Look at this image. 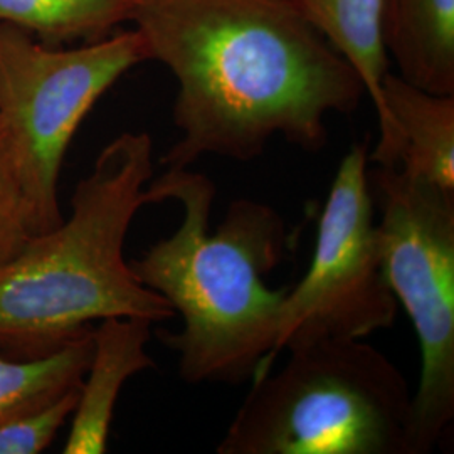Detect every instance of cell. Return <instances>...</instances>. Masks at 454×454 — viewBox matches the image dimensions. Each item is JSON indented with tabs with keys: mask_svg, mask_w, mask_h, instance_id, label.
<instances>
[{
	"mask_svg": "<svg viewBox=\"0 0 454 454\" xmlns=\"http://www.w3.org/2000/svg\"><path fill=\"white\" fill-rule=\"evenodd\" d=\"M78 389L69 390L46 406L0 424V454L43 453L66 421L71 419Z\"/></svg>",
	"mask_w": 454,
	"mask_h": 454,
	"instance_id": "15",
	"label": "cell"
},
{
	"mask_svg": "<svg viewBox=\"0 0 454 454\" xmlns=\"http://www.w3.org/2000/svg\"><path fill=\"white\" fill-rule=\"evenodd\" d=\"M152 159L148 133L116 137L78 182L69 217L0 264V354L46 356L105 318L176 317L125 260L129 229L148 204Z\"/></svg>",
	"mask_w": 454,
	"mask_h": 454,
	"instance_id": "3",
	"label": "cell"
},
{
	"mask_svg": "<svg viewBox=\"0 0 454 454\" xmlns=\"http://www.w3.org/2000/svg\"><path fill=\"white\" fill-rule=\"evenodd\" d=\"M377 167H395L454 191V95H434L387 73L382 82Z\"/></svg>",
	"mask_w": 454,
	"mask_h": 454,
	"instance_id": "8",
	"label": "cell"
},
{
	"mask_svg": "<svg viewBox=\"0 0 454 454\" xmlns=\"http://www.w3.org/2000/svg\"><path fill=\"white\" fill-rule=\"evenodd\" d=\"M144 61L148 54L137 29L63 49L24 29L0 26V121L16 157L35 234L63 221L59 174L84 116L120 76Z\"/></svg>",
	"mask_w": 454,
	"mask_h": 454,
	"instance_id": "6",
	"label": "cell"
},
{
	"mask_svg": "<svg viewBox=\"0 0 454 454\" xmlns=\"http://www.w3.org/2000/svg\"><path fill=\"white\" fill-rule=\"evenodd\" d=\"M93 348V326L54 352L33 358L0 354V424L78 389Z\"/></svg>",
	"mask_w": 454,
	"mask_h": 454,
	"instance_id": "12",
	"label": "cell"
},
{
	"mask_svg": "<svg viewBox=\"0 0 454 454\" xmlns=\"http://www.w3.org/2000/svg\"><path fill=\"white\" fill-rule=\"evenodd\" d=\"M131 22L148 59L177 82L182 138L163 155L167 168L204 155L249 162L278 135L317 153L326 116L354 114L365 97L357 71L293 0H142Z\"/></svg>",
	"mask_w": 454,
	"mask_h": 454,
	"instance_id": "1",
	"label": "cell"
},
{
	"mask_svg": "<svg viewBox=\"0 0 454 454\" xmlns=\"http://www.w3.org/2000/svg\"><path fill=\"white\" fill-rule=\"evenodd\" d=\"M146 195L148 204L184 207L179 229L130 261L140 283L182 317L179 333L160 330L159 339L179 354L184 382L241 384L271 354L290 288L264 281L290 246L285 219L268 204L239 199L211 231L215 185L189 168H167Z\"/></svg>",
	"mask_w": 454,
	"mask_h": 454,
	"instance_id": "2",
	"label": "cell"
},
{
	"mask_svg": "<svg viewBox=\"0 0 454 454\" xmlns=\"http://www.w3.org/2000/svg\"><path fill=\"white\" fill-rule=\"evenodd\" d=\"M35 234L33 211L24 192L16 157L0 121V264Z\"/></svg>",
	"mask_w": 454,
	"mask_h": 454,
	"instance_id": "14",
	"label": "cell"
},
{
	"mask_svg": "<svg viewBox=\"0 0 454 454\" xmlns=\"http://www.w3.org/2000/svg\"><path fill=\"white\" fill-rule=\"evenodd\" d=\"M369 185L384 273L419 341L409 448L427 454L454 421V191L395 167L369 170Z\"/></svg>",
	"mask_w": 454,
	"mask_h": 454,
	"instance_id": "5",
	"label": "cell"
},
{
	"mask_svg": "<svg viewBox=\"0 0 454 454\" xmlns=\"http://www.w3.org/2000/svg\"><path fill=\"white\" fill-rule=\"evenodd\" d=\"M142 0H0V26H14L49 46L108 37L131 22Z\"/></svg>",
	"mask_w": 454,
	"mask_h": 454,
	"instance_id": "13",
	"label": "cell"
},
{
	"mask_svg": "<svg viewBox=\"0 0 454 454\" xmlns=\"http://www.w3.org/2000/svg\"><path fill=\"white\" fill-rule=\"evenodd\" d=\"M380 35L403 80L454 95V0H382Z\"/></svg>",
	"mask_w": 454,
	"mask_h": 454,
	"instance_id": "10",
	"label": "cell"
},
{
	"mask_svg": "<svg viewBox=\"0 0 454 454\" xmlns=\"http://www.w3.org/2000/svg\"><path fill=\"white\" fill-rule=\"evenodd\" d=\"M293 2L357 71L379 118L382 114V82L389 73V58L380 35L382 0Z\"/></svg>",
	"mask_w": 454,
	"mask_h": 454,
	"instance_id": "11",
	"label": "cell"
},
{
	"mask_svg": "<svg viewBox=\"0 0 454 454\" xmlns=\"http://www.w3.org/2000/svg\"><path fill=\"white\" fill-rule=\"evenodd\" d=\"M369 163L365 145L352 146L341 159L318 221L309 271L288 288L273 350L253 379L271 371L276 357L294 345L367 339L394 324L397 300L380 258Z\"/></svg>",
	"mask_w": 454,
	"mask_h": 454,
	"instance_id": "7",
	"label": "cell"
},
{
	"mask_svg": "<svg viewBox=\"0 0 454 454\" xmlns=\"http://www.w3.org/2000/svg\"><path fill=\"white\" fill-rule=\"evenodd\" d=\"M152 325L145 318L114 317L93 326L91 357L78 389L63 453H106L114 406L125 382L155 367L146 354Z\"/></svg>",
	"mask_w": 454,
	"mask_h": 454,
	"instance_id": "9",
	"label": "cell"
},
{
	"mask_svg": "<svg viewBox=\"0 0 454 454\" xmlns=\"http://www.w3.org/2000/svg\"><path fill=\"white\" fill-rule=\"evenodd\" d=\"M253 379L217 454H411L412 392L365 339H324L285 350Z\"/></svg>",
	"mask_w": 454,
	"mask_h": 454,
	"instance_id": "4",
	"label": "cell"
}]
</instances>
